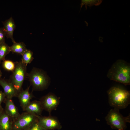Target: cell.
Segmentation results:
<instances>
[{
    "label": "cell",
    "instance_id": "1",
    "mask_svg": "<svg viewBox=\"0 0 130 130\" xmlns=\"http://www.w3.org/2000/svg\"><path fill=\"white\" fill-rule=\"evenodd\" d=\"M107 76L111 80L125 85L130 84V66L121 59L117 61L109 70Z\"/></svg>",
    "mask_w": 130,
    "mask_h": 130
},
{
    "label": "cell",
    "instance_id": "2",
    "mask_svg": "<svg viewBox=\"0 0 130 130\" xmlns=\"http://www.w3.org/2000/svg\"><path fill=\"white\" fill-rule=\"evenodd\" d=\"M110 105L119 110L126 108L130 104V93L129 91L115 87L107 91Z\"/></svg>",
    "mask_w": 130,
    "mask_h": 130
},
{
    "label": "cell",
    "instance_id": "3",
    "mask_svg": "<svg viewBox=\"0 0 130 130\" xmlns=\"http://www.w3.org/2000/svg\"><path fill=\"white\" fill-rule=\"evenodd\" d=\"M33 91H42L46 89L48 84V80L45 73L40 69L33 68L27 77Z\"/></svg>",
    "mask_w": 130,
    "mask_h": 130
},
{
    "label": "cell",
    "instance_id": "4",
    "mask_svg": "<svg viewBox=\"0 0 130 130\" xmlns=\"http://www.w3.org/2000/svg\"><path fill=\"white\" fill-rule=\"evenodd\" d=\"M15 68L11 75L9 80L11 83L17 93H19L23 89V82L26 78L27 65L21 61L16 62Z\"/></svg>",
    "mask_w": 130,
    "mask_h": 130
},
{
    "label": "cell",
    "instance_id": "5",
    "mask_svg": "<svg viewBox=\"0 0 130 130\" xmlns=\"http://www.w3.org/2000/svg\"><path fill=\"white\" fill-rule=\"evenodd\" d=\"M107 124L113 129L124 130L126 128V123H130L129 115L124 117L119 112V110L114 109L110 110L105 118Z\"/></svg>",
    "mask_w": 130,
    "mask_h": 130
},
{
    "label": "cell",
    "instance_id": "6",
    "mask_svg": "<svg viewBox=\"0 0 130 130\" xmlns=\"http://www.w3.org/2000/svg\"><path fill=\"white\" fill-rule=\"evenodd\" d=\"M38 120V116L26 112H23L13 120L12 130H25Z\"/></svg>",
    "mask_w": 130,
    "mask_h": 130
},
{
    "label": "cell",
    "instance_id": "7",
    "mask_svg": "<svg viewBox=\"0 0 130 130\" xmlns=\"http://www.w3.org/2000/svg\"><path fill=\"white\" fill-rule=\"evenodd\" d=\"M59 97H58L54 94L49 93L42 97L39 101L44 110L48 112L49 115H51V111L57 109L60 103Z\"/></svg>",
    "mask_w": 130,
    "mask_h": 130
},
{
    "label": "cell",
    "instance_id": "8",
    "mask_svg": "<svg viewBox=\"0 0 130 130\" xmlns=\"http://www.w3.org/2000/svg\"><path fill=\"white\" fill-rule=\"evenodd\" d=\"M38 121L41 125L46 130H60L62 126L57 117L51 115L48 116H38Z\"/></svg>",
    "mask_w": 130,
    "mask_h": 130
},
{
    "label": "cell",
    "instance_id": "9",
    "mask_svg": "<svg viewBox=\"0 0 130 130\" xmlns=\"http://www.w3.org/2000/svg\"><path fill=\"white\" fill-rule=\"evenodd\" d=\"M4 102L5 104L4 111L13 120L16 119L20 115L18 109L16 106L12 99L5 98Z\"/></svg>",
    "mask_w": 130,
    "mask_h": 130
},
{
    "label": "cell",
    "instance_id": "10",
    "mask_svg": "<svg viewBox=\"0 0 130 130\" xmlns=\"http://www.w3.org/2000/svg\"><path fill=\"white\" fill-rule=\"evenodd\" d=\"M0 85L3 89V92L6 98L12 99L13 97H17L18 94L9 80L1 78Z\"/></svg>",
    "mask_w": 130,
    "mask_h": 130
},
{
    "label": "cell",
    "instance_id": "11",
    "mask_svg": "<svg viewBox=\"0 0 130 130\" xmlns=\"http://www.w3.org/2000/svg\"><path fill=\"white\" fill-rule=\"evenodd\" d=\"M30 86L25 90L23 89L19 93L17 97L19 99L20 106L24 111L30 100L34 97L32 92L29 91Z\"/></svg>",
    "mask_w": 130,
    "mask_h": 130
},
{
    "label": "cell",
    "instance_id": "12",
    "mask_svg": "<svg viewBox=\"0 0 130 130\" xmlns=\"http://www.w3.org/2000/svg\"><path fill=\"white\" fill-rule=\"evenodd\" d=\"M3 29L5 31L6 36L12 40L13 43L15 42L13 37L14 31L15 28V25L13 19L11 17L8 19L2 22Z\"/></svg>",
    "mask_w": 130,
    "mask_h": 130
},
{
    "label": "cell",
    "instance_id": "13",
    "mask_svg": "<svg viewBox=\"0 0 130 130\" xmlns=\"http://www.w3.org/2000/svg\"><path fill=\"white\" fill-rule=\"evenodd\" d=\"M43 110L40 101L35 100L30 101L24 111L37 116H41Z\"/></svg>",
    "mask_w": 130,
    "mask_h": 130
},
{
    "label": "cell",
    "instance_id": "14",
    "mask_svg": "<svg viewBox=\"0 0 130 130\" xmlns=\"http://www.w3.org/2000/svg\"><path fill=\"white\" fill-rule=\"evenodd\" d=\"M13 122L4 110L0 115V130H12Z\"/></svg>",
    "mask_w": 130,
    "mask_h": 130
},
{
    "label": "cell",
    "instance_id": "15",
    "mask_svg": "<svg viewBox=\"0 0 130 130\" xmlns=\"http://www.w3.org/2000/svg\"><path fill=\"white\" fill-rule=\"evenodd\" d=\"M10 52L21 55L27 49L25 44L22 42H15L10 46Z\"/></svg>",
    "mask_w": 130,
    "mask_h": 130
},
{
    "label": "cell",
    "instance_id": "16",
    "mask_svg": "<svg viewBox=\"0 0 130 130\" xmlns=\"http://www.w3.org/2000/svg\"><path fill=\"white\" fill-rule=\"evenodd\" d=\"M10 52V46L5 42L0 44V64L1 61L5 59L6 56Z\"/></svg>",
    "mask_w": 130,
    "mask_h": 130
},
{
    "label": "cell",
    "instance_id": "17",
    "mask_svg": "<svg viewBox=\"0 0 130 130\" xmlns=\"http://www.w3.org/2000/svg\"><path fill=\"white\" fill-rule=\"evenodd\" d=\"M32 51L27 49L22 55L21 61L26 65L30 63L34 59Z\"/></svg>",
    "mask_w": 130,
    "mask_h": 130
},
{
    "label": "cell",
    "instance_id": "18",
    "mask_svg": "<svg viewBox=\"0 0 130 130\" xmlns=\"http://www.w3.org/2000/svg\"><path fill=\"white\" fill-rule=\"evenodd\" d=\"M3 68L6 70L13 72L15 68V62L8 60H4L2 63Z\"/></svg>",
    "mask_w": 130,
    "mask_h": 130
},
{
    "label": "cell",
    "instance_id": "19",
    "mask_svg": "<svg viewBox=\"0 0 130 130\" xmlns=\"http://www.w3.org/2000/svg\"><path fill=\"white\" fill-rule=\"evenodd\" d=\"M102 0H81V9L83 5H85L86 8V9H87V6H88L89 7H90L91 6L95 5L97 6L101 4L102 1Z\"/></svg>",
    "mask_w": 130,
    "mask_h": 130
},
{
    "label": "cell",
    "instance_id": "20",
    "mask_svg": "<svg viewBox=\"0 0 130 130\" xmlns=\"http://www.w3.org/2000/svg\"><path fill=\"white\" fill-rule=\"evenodd\" d=\"M25 130H46L40 124L38 120L33 123Z\"/></svg>",
    "mask_w": 130,
    "mask_h": 130
},
{
    "label": "cell",
    "instance_id": "21",
    "mask_svg": "<svg viewBox=\"0 0 130 130\" xmlns=\"http://www.w3.org/2000/svg\"><path fill=\"white\" fill-rule=\"evenodd\" d=\"M5 32L3 27L0 28V44L5 42Z\"/></svg>",
    "mask_w": 130,
    "mask_h": 130
},
{
    "label": "cell",
    "instance_id": "22",
    "mask_svg": "<svg viewBox=\"0 0 130 130\" xmlns=\"http://www.w3.org/2000/svg\"><path fill=\"white\" fill-rule=\"evenodd\" d=\"M6 98L4 92L0 91V106L1 105L2 103L4 102Z\"/></svg>",
    "mask_w": 130,
    "mask_h": 130
},
{
    "label": "cell",
    "instance_id": "23",
    "mask_svg": "<svg viewBox=\"0 0 130 130\" xmlns=\"http://www.w3.org/2000/svg\"><path fill=\"white\" fill-rule=\"evenodd\" d=\"M4 110L1 105L0 106V115L4 111Z\"/></svg>",
    "mask_w": 130,
    "mask_h": 130
},
{
    "label": "cell",
    "instance_id": "24",
    "mask_svg": "<svg viewBox=\"0 0 130 130\" xmlns=\"http://www.w3.org/2000/svg\"><path fill=\"white\" fill-rule=\"evenodd\" d=\"M2 75V73L0 69V79L1 78V77Z\"/></svg>",
    "mask_w": 130,
    "mask_h": 130
},
{
    "label": "cell",
    "instance_id": "25",
    "mask_svg": "<svg viewBox=\"0 0 130 130\" xmlns=\"http://www.w3.org/2000/svg\"></svg>",
    "mask_w": 130,
    "mask_h": 130
}]
</instances>
